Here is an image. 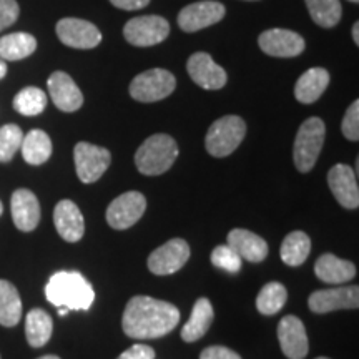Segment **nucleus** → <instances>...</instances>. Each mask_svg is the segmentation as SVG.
<instances>
[{"mask_svg":"<svg viewBox=\"0 0 359 359\" xmlns=\"http://www.w3.org/2000/svg\"><path fill=\"white\" fill-rule=\"evenodd\" d=\"M0 359H2V358H0Z\"/></svg>","mask_w":359,"mask_h":359,"instance_id":"de8ad7c7","label":"nucleus"},{"mask_svg":"<svg viewBox=\"0 0 359 359\" xmlns=\"http://www.w3.org/2000/svg\"><path fill=\"white\" fill-rule=\"evenodd\" d=\"M286 299H288V291L285 286L278 281H271L264 285L258 293L257 308L264 316H273L285 306Z\"/></svg>","mask_w":359,"mask_h":359,"instance_id":"7c9ffc66","label":"nucleus"},{"mask_svg":"<svg viewBox=\"0 0 359 359\" xmlns=\"http://www.w3.org/2000/svg\"><path fill=\"white\" fill-rule=\"evenodd\" d=\"M4 213V205H2V201H0V215Z\"/></svg>","mask_w":359,"mask_h":359,"instance_id":"c03bdc74","label":"nucleus"},{"mask_svg":"<svg viewBox=\"0 0 359 359\" xmlns=\"http://www.w3.org/2000/svg\"><path fill=\"white\" fill-rule=\"evenodd\" d=\"M330 85V74L323 67H314L304 72L294 85L296 100L309 105L320 98Z\"/></svg>","mask_w":359,"mask_h":359,"instance_id":"b1692460","label":"nucleus"},{"mask_svg":"<svg viewBox=\"0 0 359 359\" xmlns=\"http://www.w3.org/2000/svg\"><path fill=\"white\" fill-rule=\"evenodd\" d=\"M223 4L215 2V0H201V2H195L182 8L178 13V25L183 32H198L206 27H212L218 24L224 17Z\"/></svg>","mask_w":359,"mask_h":359,"instance_id":"f8f14e48","label":"nucleus"},{"mask_svg":"<svg viewBox=\"0 0 359 359\" xmlns=\"http://www.w3.org/2000/svg\"><path fill=\"white\" fill-rule=\"evenodd\" d=\"M212 263L217 268H222L228 273H238L241 269V259L228 245H219L213 250L212 253Z\"/></svg>","mask_w":359,"mask_h":359,"instance_id":"72a5a7b5","label":"nucleus"},{"mask_svg":"<svg viewBox=\"0 0 359 359\" xmlns=\"http://www.w3.org/2000/svg\"><path fill=\"white\" fill-rule=\"evenodd\" d=\"M327 185L336 201L348 210H356L359 206V188L356 172L349 165L338 163L327 173Z\"/></svg>","mask_w":359,"mask_h":359,"instance_id":"dca6fc26","label":"nucleus"},{"mask_svg":"<svg viewBox=\"0 0 359 359\" xmlns=\"http://www.w3.org/2000/svg\"><path fill=\"white\" fill-rule=\"evenodd\" d=\"M309 309L313 313L325 314L338 309H356L359 306L358 286H344V288L318 290L309 296Z\"/></svg>","mask_w":359,"mask_h":359,"instance_id":"2eb2a0df","label":"nucleus"},{"mask_svg":"<svg viewBox=\"0 0 359 359\" xmlns=\"http://www.w3.org/2000/svg\"><path fill=\"white\" fill-rule=\"evenodd\" d=\"M22 140H24V132H22L19 125H4L0 128V161L7 163L13 158L17 150H20Z\"/></svg>","mask_w":359,"mask_h":359,"instance_id":"473e14b6","label":"nucleus"},{"mask_svg":"<svg viewBox=\"0 0 359 359\" xmlns=\"http://www.w3.org/2000/svg\"><path fill=\"white\" fill-rule=\"evenodd\" d=\"M306 7L311 19L325 29L338 25L343 15L339 0H306Z\"/></svg>","mask_w":359,"mask_h":359,"instance_id":"c756f323","label":"nucleus"},{"mask_svg":"<svg viewBox=\"0 0 359 359\" xmlns=\"http://www.w3.org/2000/svg\"><path fill=\"white\" fill-rule=\"evenodd\" d=\"M110 4L122 11H140L150 4V0H110Z\"/></svg>","mask_w":359,"mask_h":359,"instance_id":"58836bf2","label":"nucleus"},{"mask_svg":"<svg viewBox=\"0 0 359 359\" xmlns=\"http://www.w3.org/2000/svg\"><path fill=\"white\" fill-rule=\"evenodd\" d=\"M314 273L321 281L330 283V285H341V283L351 281L356 276V266L351 262L326 253L318 258L314 264Z\"/></svg>","mask_w":359,"mask_h":359,"instance_id":"5701e85b","label":"nucleus"},{"mask_svg":"<svg viewBox=\"0 0 359 359\" xmlns=\"http://www.w3.org/2000/svg\"><path fill=\"white\" fill-rule=\"evenodd\" d=\"M53 321L50 314L43 309L35 308L29 311L25 318V336L27 343L32 348H42L52 338Z\"/></svg>","mask_w":359,"mask_h":359,"instance_id":"393cba45","label":"nucleus"},{"mask_svg":"<svg viewBox=\"0 0 359 359\" xmlns=\"http://www.w3.org/2000/svg\"><path fill=\"white\" fill-rule=\"evenodd\" d=\"M19 4L17 0H0V32L13 25L19 19Z\"/></svg>","mask_w":359,"mask_h":359,"instance_id":"c9c22d12","label":"nucleus"},{"mask_svg":"<svg viewBox=\"0 0 359 359\" xmlns=\"http://www.w3.org/2000/svg\"><path fill=\"white\" fill-rule=\"evenodd\" d=\"M22 318L20 294L11 281L0 280V325L15 326Z\"/></svg>","mask_w":359,"mask_h":359,"instance_id":"cd10ccee","label":"nucleus"},{"mask_svg":"<svg viewBox=\"0 0 359 359\" xmlns=\"http://www.w3.org/2000/svg\"><path fill=\"white\" fill-rule=\"evenodd\" d=\"M246 135V123L241 116L226 115L212 123L205 138V147L212 156L224 158L241 145Z\"/></svg>","mask_w":359,"mask_h":359,"instance_id":"39448f33","label":"nucleus"},{"mask_svg":"<svg viewBox=\"0 0 359 359\" xmlns=\"http://www.w3.org/2000/svg\"><path fill=\"white\" fill-rule=\"evenodd\" d=\"M258 45L269 57L291 58L302 55L304 39L288 29H269L259 35Z\"/></svg>","mask_w":359,"mask_h":359,"instance_id":"ddd939ff","label":"nucleus"},{"mask_svg":"<svg viewBox=\"0 0 359 359\" xmlns=\"http://www.w3.org/2000/svg\"><path fill=\"white\" fill-rule=\"evenodd\" d=\"M75 168L82 183H95L111 163V154L107 148L80 142L74 150Z\"/></svg>","mask_w":359,"mask_h":359,"instance_id":"6e6552de","label":"nucleus"},{"mask_svg":"<svg viewBox=\"0 0 359 359\" xmlns=\"http://www.w3.org/2000/svg\"><path fill=\"white\" fill-rule=\"evenodd\" d=\"M37 50V40L34 35L25 32L8 34L0 39V58L15 62L30 57Z\"/></svg>","mask_w":359,"mask_h":359,"instance_id":"bb28decb","label":"nucleus"},{"mask_svg":"<svg viewBox=\"0 0 359 359\" xmlns=\"http://www.w3.org/2000/svg\"><path fill=\"white\" fill-rule=\"evenodd\" d=\"M57 37L67 47L80 48V50H90L95 48L102 42V32L92 22L67 17L57 22L55 25Z\"/></svg>","mask_w":359,"mask_h":359,"instance_id":"9b49d317","label":"nucleus"},{"mask_svg":"<svg viewBox=\"0 0 359 359\" xmlns=\"http://www.w3.org/2000/svg\"><path fill=\"white\" fill-rule=\"evenodd\" d=\"M326 127L321 118L311 116L304 120L296 133V140L293 147V158L296 168L302 173L311 172L316 165L318 156H320L323 145H325Z\"/></svg>","mask_w":359,"mask_h":359,"instance_id":"20e7f679","label":"nucleus"},{"mask_svg":"<svg viewBox=\"0 0 359 359\" xmlns=\"http://www.w3.org/2000/svg\"><path fill=\"white\" fill-rule=\"evenodd\" d=\"M215 320L213 306L208 298H198L196 303L193 304L190 320L185 323L182 327V339L185 343H195L203 338L206 331L210 330L212 323Z\"/></svg>","mask_w":359,"mask_h":359,"instance_id":"4be33fe9","label":"nucleus"},{"mask_svg":"<svg viewBox=\"0 0 359 359\" xmlns=\"http://www.w3.org/2000/svg\"><path fill=\"white\" fill-rule=\"evenodd\" d=\"M47 107V95L37 87H27L13 97V109L24 116H37Z\"/></svg>","mask_w":359,"mask_h":359,"instance_id":"2f4dec72","label":"nucleus"},{"mask_svg":"<svg viewBox=\"0 0 359 359\" xmlns=\"http://www.w3.org/2000/svg\"><path fill=\"white\" fill-rule=\"evenodd\" d=\"M24 160L29 165H42L50 158L52 155V140L43 130H30L24 135V140L20 145Z\"/></svg>","mask_w":359,"mask_h":359,"instance_id":"a878e982","label":"nucleus"},{"mask_svg":"<svg viewBox=\"0 0 359 359\" xmlns=\"http://www.w3.org/2000/svg\"><path fill=\"white\" fill-rule=\"evenodd\" d=\"M47 87L52 102L55 103L58 110L72 114V111H77L83 105L82 92H80L77 83L74 82V79L65 72H53L50 79H48Z\"/></svg>","mask_w":359,"mask_h":359,"instance_id":"a211bd4d","label":"nucleus"},{"mask_svg":"<svg viewBox=\"0 0 359 359\" xmlns=\"http://www.w3.org/2000/svg\"><path fill=\"white\" fill-rule=\"evenodd\" d=\"M177 87V79L165 69H151L137 75L130 83V95L137 102L154 103L170 97Z\"/></svg>","mask_w":359,"mask_h":359,"instance_id":"423d86ee","label":"nucleus"},{"mask_svg":"<svg viewBox=\"0 0 359 359\" xmlns=\"http://www.w3.org/2000/svg\"><path fill=\"white\" fill-rule=\"evenodd\" d=\"M187 70L193 82L205 90H219L228 82V75L223 67H219L206 52L193 53L188 58Z\"/></svg>","mask_w":359,"mask_h":359,"instance_id":"4468645a","label":"nucleus"},{"mask_svg":"<svg viewBox=\"0 0 359 359\" xmlns=\"http://www.w3.org/2000/svg\"><path fill=\"white\" fill-rule=\"evenodd\" d=\"M7 75V65H6V60H2L0 58V80H2L4 77Z\"/></svg>","mask_w":359,"mask_h":359,"instance_id":"a19ab883","label":"nucleus"},{"mask_svg":"<svg viewBox=\"0 0 359 359\" xmlns=\"http://www.w3.org/2000/svg\"><path fill=\"white\" fill-rule=\"evenodd\" d=\"M178 158V145L167 133L148 137L135 154V165L138 172L148 177H156L168 172Z\"/></svg>","mask_w":359,"mask_h":359,"instance_id":"7ed1b4c3","label":"nucleus"},{"mask_svg":"<svg viewBox=\"0 0 359 359\" xmlns=\"http://www.w3.org/2000/svg\"><path fill=\"white\" fill-rule=\"evenodd\" d=\"M57 233L69 243H77L85 233V219L80 208L72 200L58 201L53 210Z\"/></svg>","mask_w":359,"mask_h":359,"instance_id":"6ab92c4d","label":"nucleus"},{"mask_svg":"<svg viewBox=\"0 0 359 359\" xmlns=\"http://www.w3.org/2000/svg\"><path fill=\"white\" fill-rule=\"evenodd\" d=\"M39 359H60V358L53 356V354H47V356H42V358H39Z\"/></svg>","mask_w":359,"mask_h":359,"instance_id":"37998d69","label":"nucleus"},{"mask_svg":"<svg viewBox=\"0 0 359 359\" xmlns=\"http://www.w3.org/2000/svg\"><path fill=\"white\" fill-rule=\"evenodd\" d=\"M200 359H241V356L230 348L210 346L201 351Z\"/></svg>","mask_w":359,"mask_h":359,"instance_id":"4c0bfd02","label":"nucleus"},{"mask_svg":"<svg viewBox=\"0 0 359 359\" xmlns=\"http://www.w3.org/2000/svg\"><path fill=\"white\" fill-rule=\"evenodd\" d=\"M353 40H354V43L359 45V24L358 22L353 25Z\"/></svg>","mask_w":359,"mask_h":359,"instance_id":"ea45409f","label":"nucleus"},{"mask_svg":"<svg viewBox=\"0 0 359 359\" xmlns=\"http://www.w3.org/2000/svg\"><path fill=\"white\" fill-rule=\"evenodd\" d=\"M349 2H354V4H358V2H359V0H349Z\"/></svg>","mask_w":359,"mask_h":359,"instance_id":"a18cd8bd","label":"nucleus"},{"mask_svg":"<svg viewBox=\"0 0 359 359\" xmlns=\"http://www.w3.org/2000/svg\"><path fill=\"white\" fill-rule=\"evenodd\" d=\"M311 251V240L304 231H293L283 240L281 243V259L288 266H299L306 262Z\"/></svg>","mask_w":359,"mask_h":359,"instance_id":"c85d7f7f","label":"nucleus"},{"mask_svg":"<svg viewBox=\"0 0 359 359\" xmlns=\"http://www.w3.org/2000/svg\"><path fill=\"white\" fill-rule=\"evenodd\" d=\"M116 359H155V351L154 348L147 346V344H133Z\"/></svg>","mask_w":359,"mask_h":359,"instance_id":"e433bc0d","label":"nucleus"},{"mask_svg":"<svg viewBox=\"0 0 359 359\" xmlns=\"http://www.w3.org/2000/svg\"><path fill=\"white\" fill-rule=\"evenodd\" d=\"M147 200L140 191H127L116 196L107 208V223L114 230H127L143 217Z\"/></svg>","mask_w":359,"mask_h":359,"instance_id":"1a4fd4ad","label":"nucleus"},{"mask_svg":"<svg viewBox=\"0 0 359 359\" xmlns=\"http://www.w3.org/2000/svg\"><path fill=\"white\" fill-rule=\"evenodd\" d=\"M12 219L20 231H34L40 222V205L37 196L30 190H15L11 200Z\"/></svg>","mask_w":359,"mask_h":359,"instance_id":"aec40b11","label":"nucleus"},{"mask_svg":"<svg viewBox=\"0 0 359 359\" xmlns=\"http://www.w3.org/2000/svg\"><path fill=\"white\" fill-rule=\"evenodd\" d=\"M278 341L281 351L290 359H303L309 351V341L303 321L288 314L278 325Z\"/></svg>","mask_w":359,"mask_h":359,"instance_id":"f3484780","label":"nucleus"},{"mask_svg":"<svg viewBox=\"0 0 359 359\" xmlns=\"http://www.w3.org/2000/svg\"><path fill=\"white\" fill-rule=\"evenodd\" d=\"M168 34L170 24L160 15L135 17L123 27V37L135 47H154L163 42Z\"/></svg>","mask_w":359,"mask_h":359,"instance_id":"0eeeda50","label":"nucleus"},{"mask_svg":"<svg viewBox=\"0 0 359 359\" xmlns=\"http://www.w3.org/2000/svg\"><path fill=\"white\" fill-rule=\"evenodd\" d=\"M58 314H60V316H65V314H69V309H67V308H58Z\"/></svg>","mask_w":359,"mask_h":359,"instance_id":"79ce46f5","label":"nucleus"},{"mask_svg":"<svg viewBox=\"0 0 359 359\" xmlns=\"http://www.w3.org/2000/svg\"><path fill=\"white\" fill-rule=\"evenodd\" d=\"M316 359H330V358H316Z\"/></svg>","mask_w":359,"mask_h":359,"instance_id":"49530a36","label":"nucleus"},{"mask_svg":"<svg viewBox=\"0 0 359 359\" xmlns=\"http://www.w3.org/2000/svg\"><path fill=\"white\" fill-rule=\"evenodd\" d=\"M190 259V245L182 238H173L148 257V269L154 275L167 276L177 273Z\"/></svg>","mask_w":359,"mask_h":359,"instance_id":"9d476101","label":"nucleus"},{"mask_svg":"<svg viewBox=\"0 0 359 359\" xmlns=\"http://www.w3.org/2000/svg\"><path fill=\"white\" fill-rule=\"evenodd\" d=\"M343 135L351 142L359 140V102L354 100L349 109L346 110L343 118V125H341Z\"/></svg>","mask_w":359,"mask_h":359,"instance_id":"f704fd0d","label":"nucleus"},{"mask_svg":"<svg viewBox=\"0 0 359 359\" xmlns=\"http://www.w3.org/2000/svg\"><path fill=\"white\" fill-rule=\"evenodd\" d=\"M228 246L235 251L241 259L250 263H262L268 257V243L262 236L255 235L253 231L235 228L228 233Z\"/></svg>","mask_w":359,"mask_h":359,"instance_id":"412c9836","label":"nucleus"},{"mask_svg":"<svg viewBox=\"0 0 359 359\" xmlns=\"http://www.w3.org/2000/svg\"><path fill=\"white\" fill-rule=\"evenodd\" d=\"M180 323V311L172 303L150 296H133L123 311V331L132 339H156L172 333Z\"/></svg>","mask_w":359,"mask_h":359,"instance_id":"f257e3e1","label":"nucleus"},{"mask_svg":"<svg viewBox=\"0 0 359 359\" xmlns=\"http://www.w3.org/2000/svg\"><path fill=\"white\" fill-rule=\"evenodd\" d=\"M45 296L53 306L69 311H87L95 302V291L79 271H58L45 286Z\"/></svg>","mask_w":359,"mask_h":359,"instance_id":"f03ea898","label":"nucleus"}]
</instances>
